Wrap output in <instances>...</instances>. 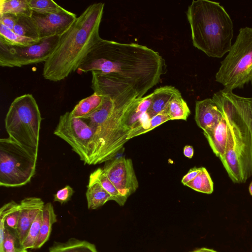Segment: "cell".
<instances>
[{
	"label": "cell",
	"instance_id": "obj_1",
	"mask_svg": "<svg viewBox=\"0 0 252 252\" xmlns=\"http://www.w3.org/2000/svg\"><path fill=\"white\" fill-rule=\"evenodd\" d=\"M91 88L103 96L101 106L84 119L94 133L92 165L114 158L128 141L129 115L141 98L128 84L110 74L93 71Z\"/></svg>",
	"mask_w": 252,
	"mask_h": 252
},
{
	"label": "cell",
	"instance_id": "obj_2",
	"mask_svg": "<svg viewBox=\"0 0 252 252\" xmlns=\"http://www.w3.org/2000/svg\"><path fill=\"white\" fill-rule=\"evenodd\" d=\"M112 75L130 85L141 97L157 85L167 71L165 60L149 47L100 38L77 69Z\"/></svg>",
	"mask_w": 252,
	"mask_h": 252
},
{
	"label": "cell",
	"instance_id": "obj_3",
	"mask_svg": "<svg viewBox=\"0 0 252 252\" xmlns=\"http://www.w3.org/2000/svg\"><path fill=\"white\" fill-rule=\"evenodd\" d=\"M212 99L227 124L226 151L220 160L234 183H245L252 175V98L223 88Z\"/></svg>",
	"mask_w": 252,
	"mask_h": 252
},
{
	"label": "cell",
	"instance_id": "obj_4",
	"mask_svg": "<svg viewBox=\"0 0 252 252\" xmlns=\"http://www.w3.org/2000/svg\"><path fill=\"white\" fill-rule=\"evenodd\" d=\"M104 5L103 2L89 5L60 36L54 49L44 63V79L58 82L77 70L90 50L101 38L99 30Z\"/></svg>",
	"mask_w": 252,
	"mask_h": 252
},
{
	"label": "cell",
	"instance_id": "obj_5",
	"mask_svg": "<svg viewBox=\"0 0 252 252\" xmlns=\"http://www.w3.org/2000/svg\"><path fill=\"white\" fill-rule=\"evenodd\" d=\"M186 14L194 47L215 58H222L229 51L233 24L220 3L193 0L188 6Z\"/></svg>",
	"mask_w": 252,
	"mask_h": 252
},
{
	"label": "cell",
	"instance_id": "obj_6",
	"mask_svg": "<svg viewBox=\"0 0 252 252\" xmlns=\"http://www.w3.org/2000/svg\"><path fill=\"white\" fill-rule=\"evenodd\" d=\"M42 119L37 103L32 94L16 97L4 119L8 137L37 156Z\"/></svg>",
	"mask_w": 252,
	"mask_h": 252
},
{
	"label": "cell",
	"instance_id": "obj_7",
	"mask_svg": "<svg viewBox=\"0 0 252 252\" xmlns=\"http://www.w3.org/2000/svg\"><path fill=\"white\" fill-rule=\"evenodd\" d=\"M216 81L233 91L252 81V28L239 30L236 39L221 62Z\"/></svg>",
	"mask_w": 252,
	"mask_h": 252
},
{
	"label": "cell",
	"instance_id": "obj_8",
	"mask_svg": "<svg viewBox=\"0 0 252 252\" xmlns=\"http://www.w3.org/2000/svg\"><path fill=\"white\" fill-rule=\"evenodd\" d=\"M37 156L9 137L0 139V185L20 187L34 176Z\"/></svg>",
	"mask_w": 252,
	"mask_h": 252
},
{
	"label": "cell",
	"instance_id": "obj_9",
	"mask_svg": "<svg viewBox=\"0 0 252 252\" xmlns=\"http://www.w3.org/2000/svg\"><path fill=\"white\" fill-rule=\"evenodd\" d=\"M54 134L67 142L84 164L92 165L95 150L94 133L84 119L66 112L60 116Z\"/></svg>",
	"mask_w": 252,
	"mask_h": 252
},
{
	"label": "cell",
	"instance_id": "obj_10",
	"mask_svg": "<svg viewBox=\"0 0 252 252\" xmlns=\"http://www.w3.org/2000/svg\"><path fill=\"white\" fill-rule=\"evenodd\" d=\"M59 37L42 38L38 43L29 46H12L0 41V65L21 67L45 63L56 46Z\"/></svg>",
	"mask_w": 252,
	"mask_h": 252
},
{
	"label": "cell",
	"instance_id": "obj_11",
	"mask_svg": "<svg viewBox=\"0 0 252 252\" xmlns=\"http://www.w3.org/2000/svg\"><path fill=\"white\" fill-rule=\"evenodd\" d=\"M103 170L119 192L126 198L138 188V182L130 158L125 157L113 158L107 161Z\"/></svg>",
	"mask_w": 252,
	"mask_h": 252
},
{
	"label": "cell",
	"instance_id": "obj_12",
	"mask_svg": "<svg viewBox=\"0 0 252 252\" xmlns=\"http://www.w3.org/2000/svg\"><path fill=\"white\" fill-rule=\"evenodd\" d=\"M40 38L61 36L75 22L76 15L64 8L58 12L46 14L32 13Z\"/></svg>",
	"mask_w": 252,
	"mask_h": 252
},
{
	"label": "cell",
	"instance_id": "obj_13",
	"mask_svg": "<svg viewBox=\"0 0 252 252\" xmlns=\"http://www.w3.org/2000/svg\"><path fill=\"white\" fill-rule=\"evenodd\" d=\"M19 204V219L15 232L19 244L22 247L31 226L45 204L41 198L36 197H26Z\"/></svg>",
	"mask_w": 252,
	"mask_h": 252
},
{
	"label": "cell",
	"instance_id": "obj_14",
	"mask_svg": "<svg viewBox=\"0 0 252 252\" xmlns=\"http://www.w3.org/2000/svg\"><path fill=\"white\" fill-rule=\"evenodd\" d=\"M222 118L221 112L212 98L195 102V121L203 131L215 127Z\"/></svg>",
	"mask_w": 252,
	"mask_h": 252
},
{
	"label": "cell",
	"instance_id": "obj_15",
	"mask_svg": "<svg viewBox=\"0 0 252 252\" xmlns=\"http://www.w3.org/2000/svg\"><path fill=\"white\" fill-rule=\"evenodd\" d=\"M203 133L214 153L221 158L225 153L228 136L227 124L224 116L215 127L203 131Z\"/></svg>",
	"mask_w": 252,
	"mask_h": 252
},
{
	"label": "cell",
	"instance_id": "obj_16",
	"mask_svg": "<svg viewBox=\"0 0 252 252\" xmlns=\"http://www.w3.org/2000/svg\"><path fill=\"white\" fill-rule=\"evenodd\" d=\"M180 94V92L171 86H164L156 89L151 94V104L147 112L149 117L152 118L166 110L172 99Z\"/></svg>",
	"mask_w": 252,
	"mask_h": 252
},
{
	"label": "cell",
	"instance_id": "obj_17",
	"mask_svg": "<svg viewBox=\"0 0 252 252\" xmlns=\"http://www.w3.org/2000/svg\"><path fill=\"white\" fill-rule=\"evenodd\" d=\"M86 195L90 210L96 209L111 200V195L92 173L89 177Z\"/></svg>",
	"mask_w": 252,
	"mask_h": 252
},
{
	"label": "cell",
	"instance_id": "obj_18",
	"mask_svg": "<svg viewBox=\"0 0 252 252\" xmlns=\"http://www.w3.org/2000/svg\"><path fill=\"white\" fill-rule=\"evenodd\" d=\"M57 215L52 204L48 202L43 208L42 222L34 249L40 248L49 239L53 224L57 222Z\"/></svg>",
	"mask_w": 252,
	"mask_h": 252
},
{
	"label": "cell",
	"instance_id": "obj_19",
	"mask_svg": "<svg viewBox=\"0 0 252 252\" xmlns=\"http://www.w3.org/2000/svg\"><path fill=\"white\" fill-rule=\"evenodd\" d=\"M103 96L96 93L81 100L70 112L73 117L84 119L96 110L102 104Z\"/></svg>",
	"mask_w": 252,
	"mask_h": 252
},
{
	"label": "cell",
	"instance_id": "obj_20",
	"mask_svg": "<svg viewBox=\"0 0 252 252\" xmlns=\"http://www.w3.org/2000/svg\"><path fill=\"white\" fill-rule=\"evenodd\" d=\"M49 252H98L94 245L75 238L64 243L54 242Z\"/></svg>",
	"mask_w": 252,
	"mask_h": 252
},
{
	"label": "cell",
	"instance_id": "obj_21",
	"mask_svg": "<svg viewBox=\"0 0 252 252\" xmlns=\"http://www.w3.org/2000/svg\"><path fill=\"white\" fill-rule=\"evenodd\" d=\"M28 0H0V15L10 14L17 17L32 16Z\"/></svg>",
	"mask_w": 252,
	"mask_h": 252
},
{
	"label": "cell",
	"instance_id": "obj_22",
	"mask_svg": "<svg viewBox=\"0 0 252 252\" xmlns=\"http://www.w3.org/2000/svg\"><path fill=\"white\" fill-rule=\"evenodd\" d=\"M42 39H33L22 36L0 24V41L9 45L29 46L38 43Z\"/></svg>",
	"mask_w": 252,
	"mask_h": 252
},
{
	"label": "cell",
	"instance_id": "obj_23",
	"mask_svg": "<svg viewBox=\"0 0 252 252\" xmlns=\"http://www.w3.org/2000/svg\"><path fill=\"white\" fill-rule=\"evenodd\" d=\"M167 112L170 120L186 121L190 114L188 104L182 97L181 94L172 99L167 107Z\"/></svg>",
	"mask_w": 252,
	"mask_h": 252
},
{
	"label": "cell",
	"instance_id": "obj_24",
	"mask_svg": "<svg viewBox=\"0 0 252 252\" xmlns=\"http://www.w3.org/2000/svg\"><path fill=\"white\" fill-rule=\"evenodd\" d=\"M92 174L99 182L102 187L111 195V200L116 201L119 205L123 206L126 201V198L122 195L116 188L115 186L108 178L103 169L99 168Z\"/></svg>",
	"mask_w": 252,
	"mask_h": 252
},
{
	"label": "cell",
	"instance_id": "obj_25",
	"mask_svg": "<svg viewBox=\"0 0 252 252\" xmlns=\"http://www.w3.org/2000/svg\"><path fill=\"white\" fill-rule=\"evenodd\" d=\"M185 186L206 194H211L214 191L213 182L207 169L203 167L197 176Z\"/></svg>",
	"mask_w": 252,
	"mask_h": 252
},
{
	"label": "cell",
	"instance_id": "obj_26",
	"mask_svg": "<svg viewBox=\"0 0 252 252\" xmlns=\"http://www.w3.org/2000/svg\"><path fill=\"white\" fill-rule=\"evenodd\" d=\"M13 31L23 36L33 39L40 38L36 25L31 16L18 17Z\"/></svg>",
	"mask_w": 252,
	"mask_h": 252
},
{
	"label": "cell",
	"instance_id": "obj_27",
	"mask_svg": "<svg viewBox=\"0 0 252 252\" xmlns=\"http://www.w3.org/2000/svg\"><path fill=\"white\" fill-rule=\"evenodd\" d=\"M32 12L40 14L58 12L64 8L52 0H28Z\"/></svg>",
	"mask_w": 252,
	"mask_h": 252
},
{
	"label": "cell",
	"instance_id": "obj_28",
	"mask_svg": "<svg viewBox=\"0 0 252 252\" xmlns=\"http://www.w3.org/2000/svg\"><path fill=\"white\" fill-rule=\"evenodd\" d=\"M42 212L43 209L39 212L31 226L27 235L22 244V247L23 248L25 249H34L42 222Z\"/></svg>",
	"mask_w": 252,
	"mask_h": 252
},
{
	"label": "cell",
	"instance_id": "obj_29",
	"mask_svg": "<svg viewBox=\"0 0 252 252\" xmlns=\"http://www.w3.org/2000/svg\"><path fill=\"white\" fill-rule=\"evenodd\" d=\"M17 240L18 241L15 232H13L6 227L4 241L0 248V252H18L22 247L16 248Z\"/></svg>",
	"mask_w": 252,
	"mask_h": 252
},
{
	"label": "cell",
	"instance_id": "obj_30",
	"mask_svg": "<svg viewBox=\"0 0 252 252\" xmlns=\"http://www.w3.org/2000/svg\"><path fill=\"white\" fill-rule=\"evenodd\" d=\"M20 216V204L16 203L7 216L5 223L7 226L14 231L16 229Z\"/></svg>",
	"mask_w": 252,
	"mask_h": 252
},
{
	"label": "cell",
	"instance_id": "obj_31",
	"mask_svg": "<svg viewBox=\"0 0 252 252\" xmlns=\"http://www.w3.org/2000/svg\"><path fill=\"white\" fill-rule=\"evenodd\" d=\"M74 193L73 189L67 185L63 189H59L54 195V201L58 202L61 204L67 202Z\"/></svg>",
	"mask_w": 252,
	"mask_h": 252
},
{
	"label": "cell",
	"instance_id": "obj_32",
	"mask_svg": "<svg viewBox=\"0 0 252 252\" xmlns=\"http://www.w3.org/2000/svg\"><path fill=\"white\" fill-rule=\"evenodd\" d=\"M170 120L167 112V109L151 118L150 120V127L148 131H149L164 123Z\"/></svg>",
	"mask_w": 252,
	"mask_h": 252
},
{
	"label": "cell",
	"instance_id": "obj_33",
	"mask_svg": "<svg viewBox=\"0 0 252 252\" xmlns=\"http://www.w3.org/2000/svg\"><path fill=\"white\" fill-rule=\"evenodd\" d=\"M18 17L10 14L0 15V24L7 28L13 30L16 24Z\"/></svg>",
	"mask_w": 252,
	"mask_h": 252
},
{
	"label": "cell",
	"instance_id": "obj_34",
	"mask_svg": "<svg viewBox=\"0 0 252 252\" xmlns=\"http://www.w3.org/2000/svg\"><path fill=\"white\" fill-rule=\"evenodd\" d=\"M202 167H193L183 176L181 182L184 185L194 179L201 170Z\"/></svg>",
	"mask_w": 252,
	"mask_h": 252
},
{
	"label": "cell",
	"instance_id": "obj_35",
	"mask_svg": "<svg viewBox=\"0 0 252 252\" xmlns=\"http://www.w3.org/2000/svg\"><path fill=\"white\" fill-rule=\"evenodd\" d=\"M183 153L184 156L189 158H192L194 154V150L192 146L186 145L184 148Z\"/></svg>",
	"mask_w": 252,
	"mask_h": 252
},
{
	"label": "cell",
	"instance_id": "obj_36",
	"mask_svg": "<svg viewBox=\"0 0 252 252\" xmlns=\"http://www.w3.org/2000/svg\"><path fill=\"white\" fill-rule=\"evenodd\" d=\"M190 252H217L214 250H212V249H208V248H202L195 250Z\"/></svg>",
	"mask_w": 252,
	"mask_h": 252
},
{
	"label": "cell",
	"instance_id": "obj_37",
	"mask_svg": "<svg viewBox=\"0 0 252 252\" xmlns=\"http://www.w3.org/2000/svg\"><path fill=\"white\" fill-rule=\"evenodd\" d=\"M249 192L250 194L252 196V181L251 182L249 186Z\"/></svg>",
	"mask_w": 252,
	"mask_h": 252
},
{
	"label": "cell",
	"instance_id": "obj_38",
	"mask_svg": "<svg viewBox=\"0 0 252 252\" xmlns=\"http://www.w3.org/2000/svg\"><path fill=\"white\" fill-rule=\"evenodd\" d=\"M18 252H29L27 251V249H24L23 248Z\"/></svg>",
	"mask_w": 252,
	"mask_h": 252
}]
</instances>
